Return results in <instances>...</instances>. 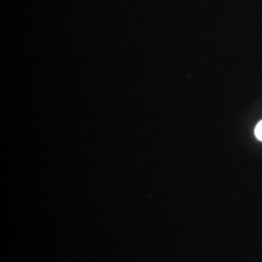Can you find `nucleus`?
I'll return each instance as SVG.
<instances>
[{
	"label": "nucleus",
	"instance_id": "1",
	"mask_svg": "<svg viewBox=\"0 0 262 262\" xmlns=\"http://www.w3.org/2000/svg\"><path fill=\"white\" fill-rule=\"evenodd\" d=\"M255 136L257 137V140L262 141V120L255 127Z\"/></svg>",
	"mask_w": 262,
	"mask_h": 262
}]
</instances>
